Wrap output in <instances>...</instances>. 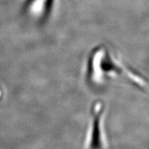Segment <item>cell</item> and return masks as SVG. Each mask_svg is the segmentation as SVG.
Instances as JSON below:
<instances>
[{
	"mask_svg": "<svg viewBox=\"0 0 149 149\" xmlns=\"http://www.w3.org/2000/svg\"><path fill=\"white\" fill-rule=\"evenodd\" d=\"M85 78L87 84L93 89H101L120 81L141 91L148 87L144 77L128 66L111 46L104 44L96 46L89 53Z\"/></svg>",
	"mask_w": 149,
	"mask_h": 149,
	"instance_id": "6da1fadb",
	"label": "cell"
},
{
	"mask_svg": "<svg viewBox=\"0 0 149 149\" xmlns=\"http://www.w3.org/2000/svg\"><path fill=\"white\" fill-rule=\"evenodd\" d=\"M106 104L102 100H95L91 104L88 124V149H103L105 128Z\"/></svg>",
	"mask_w": 149,
	"mask_h": 149,
	"instance_id": "7a4b0ae2",
	"label": "cell"
},
{
	"mask_svg": "<svg viewBox=\"0 0 149 149\" xmlns=\"http://www.w3.org/2000/svg\"><path fill=\"white\" fill-rule=\"evenodd\" d=\"M36 1L37 0H26L23 4V7H22V11L24 13H26Z\"/></svg>",
	"mask_w": 149,
	"mask_h": 149,
	"instance_id": "3957f363",
	"label": "cell"
}]
</instances>
